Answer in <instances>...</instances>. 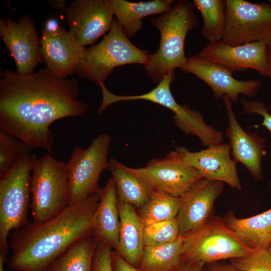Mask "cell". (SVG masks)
<instances>
[{
  "label": "cell",
  "mask_w": 271,
  "mask_h": 271,
  "mask_svg": "<svg viewBox=\"0 0 271 271\" xmlns=\"http://www.w3.org/2000/svg\"><path fill=\"white\" fill-rule=\"evenodd\" d=\"M183 238L162 246H145L139 264L142 271H173L182 261Z\"/></svg>",
  "instance_id": "obj_26"
},
{
  "label": "cell",
  "mask_w": 271,
  "mask_h": 271,
  "mask_svg": "<svg viewBox=\"0 0 271 271\" xmlns=\"http://www.w3.org/2000/svg\"><path fill=\"white\" fill-rule=\"evenodd\" d=\"M134 170L153 191L177 198H180L203 179L182 159L177 150L163 159H153L145 167Z\"/></svg>",
  "instance_id": "obj_10"
},
{
  "label": "cell",
  "mask_w": 271,
  "mask_h": 271,
  "mask_svg": "<svg viewBox=\"0 0 271 271\" xmlns=\"http://www.w3.org/2000/svg\"><path fill=\"white\" fill-rule=\"evenodd\" d=\"M112 261L114 271H142L127 262L115 250L112 251Z\"/></svg>",
  "instance_id": "obj_34"
},
{
  "label": "cell",
  "mask_w": 271,
  "mask_h": 271,
  "mask_svg": "<svg viewBox=\"0 0 271 271\" xmlns=\"http://www.w3.org/2000/svg\"><path fill=\"white\" fill-rule=\"evenodd\" d=\"M33 222L42 223L57 216L69 205L66 163L50 154L36 158L31 177Z\"/></svg>",
  "instance_id": "obj_5"
},
{
  "label": "cell",
  "mask_w": 271,
  "mask_h": 271,
  "mask_svg": "<svg viewBox=\"0 0 271 271\" xmlns=\"http://www.w3.org/2000/svg\"><path fill=\"white\" fill-rule=\"evenodd\" d=\"M113 15L129 38L139 31L143 25L142 19L152 15L168 12L175 0H154L138 3L125 0H109Z\"/></svg>",
  "instance_id": "obj_23"
},
{
  "label": "cell",
  "mask_w": 271,
  "mask_h": 271,
  "mask_svg": "<svg viewBox=\"0 0 271 271\" xmlns=\"http://www.w3.org/2000/svg\"><path fill=\"white\" fill-rule=\"evenodd\" d=\"M254 250L225 225L222 217L213 215L201 228L183 238L182 260L209 264L245 257Z\"/></svg>",
  "instance_id": "obj_7"
},
{
  "label": "cell",
  "mask_w": 271,
  "mask_h": 271,
  "mask_svg": "<svg viewBox=\"0 0 271 271\" xmlns=\"http://www.w3.org/2000/svg\"><path fill=\"white\" fill-rule=\"evenodd\" d=\"M61 26L59 22L54 18H50L46 20L42 30V33H53L57 31Z\"/></svg>",
  "instance_id": "obj_37"
},
{
  "label": "cell",
  "mask_w": 271,
  "mask_h": 271,
  "mask_svg": "<svg viewBox=\"0 0 271 271\" xmlns=\"http://www.w3.org/2000/svg\"><path fill=\"white\" fill-rule=\"evenodd\" d=\"M240 102L244 113H255L262 116V121L260 125L264 126L271 132V114L262 102L252 101L243 98L240 99Z\"/></svg>",
  "instance_id": "obj_33"
},
{
  "label": "cell",
  "mask_w": 271,
  "mask_h": 271,
  "mask_svg": "<svg viewBox=\"0 0 271 271\" xmlns=\"http://www.w3.org/2000/svg\"><path fill=\"white\" fill-rule=\"evenodd\" d=\"M32 150L16 137L0 131V179L15 165L18 160Z\"/></svg>",
  "instance_id": "obj_29"
},
{
  "label": "cell",
  "mask_w": 271,
  "mask_h": 271,
  "mask_svg": "<svg viewBox=\"0 0 271 271\" xmlns=\"http://www.w3.org/2000/svg\"><path fill=\"white\" fill-rule=\"evenodd\" d=\"M182 159L195 169L203 179L226 183L240 190L241 185L237 174V163L231 158L229 144L221 143L197 152L178 148Z\"/></svg>",
  "instance_id": "obj_16"
},
{
  "label": "cell",
  "mask_w": 271,
  "mask_h": 271,
  "mask_svg": "<svg viewBox=\"0 0 271 271\" xmlns=\"http://www.w3.org/2000/svg\"><path fill=\"white\" fill-rule=\"evenodd\" d=\"M229 262L239 271H271V254L267 249H254L249 255Z\"/></svg>",
  "instance_id": "obj_31"
},
{
  "label": "cell",
  "mask_w": 271,
  "mask_h": 271,
  "mask_svg": "<svg viewBox=\"0 0 271 271\" xmlns=\"http://www.w3.org/2000/svg\"><path fill=\"white\" fill-rule=\"evenodd\" d=\"M223 188L221 182L202 179L180 198L176 216L180 236L193 234L213 216L214 202Z\"/></svg>",
  "instance_id": "obj_14"
},
{
  "label": "cell",
  "mask_w": 271,
  "mask_h": 271,
  "mask_svg": "<svg viewBox=\"0 0 271 271\" xmlns=\"http://www.w3.org/2000/svg\"><path fill=\"white\" fill-rule=\"evenodd\" d=\"M36 158L30 153L23 155L0 179V255L7 257L8 237L11 231L25 226L31 206V177Z\"/></svg>",
  "instance_id": "obj_6"
},
{
  "label": "cell",
  "mask_w": 271,
  "mask_h": 271,
  "mask_svg": "<svg viewBox=\"0 0 271 271\" xmlns=\"http://www.w3.org/2000/svg\"><path fill=\"white\" fill-rule=\"evenodd\" d=\"M99 193L67 206L42 223L28 222L13 231L9 265L17 271H47L52 263L74 243L93 235Z\"/></svg>",
  "instance_id": "obj_2"
},
{
  "label": "cell",
  "mask_w": 271,
  "mask_h": 271,
  "mask_svg": "<svg viewBox=\"0 0 271 271\" xmlns=\"http://www.w3.org/2000/svg\"><path fill=\"white\" fill-rule=\"evenodd\" d=\"M48 4L53 8L60 9L64 13L67 9V3L64 0H51L48 1Z\"/></svg>",
  "instance_id": "obj_38"
},
{
  "label": "cell",
  "mask_w": 271,
  "mask_h": 271,
  "mask_svg": "<svg viewBox=\"0 0 271 271\" xmlns=\"http://www.w3.org/2000/svg\"><path fill=\"white\" fill-rule=\"evenodd\" d=\"M7 260V257L0 255V271H5L4 269V264Z\"/></svg>",
  "instance_id": "obj_40"
},
{
  "label": "cell",
  "mask_w": 271,
  "mask_h": 271,
  "mask_svg": "<svg viewBox=\"0 0 271 271\" xmlns=\"http://www.w3.org/2000/svg\"><path fill=\"white\" fill-rule=\"evenodd\" d=\"M65 13L68 32L84 47L105 36L114 20L109 0L74 1Z\"/></svg>",
  "instance_id": "obj_12"
},
{
  "label": "cell",
  "mask_w": 271,
  "mask_h": 271,
  "mask_svg": "<svg viewBox=\"0 0 271 271\" xmlns=\"http://www.w3.org/2000/svg\"><path fill=\"white\" fill-rule=\"evenodd\" d=\"M175 78V72H171L165 75L153 89L140 95H118L106 89L102 93V105L107 108L109 105L120 101L137 100L150 101L174 112V122L179 128L185 130H192L199 124L200 114L199 111L192 110L188 106L180 105L176 102L170 90V85Z\"/></svg>",
  "instance_id": "obj_19"
},
{
  "label": "cell",
  "mask_w": 271,
  "mask_h": 271,
  "mask_svg": "<svg viewBox=\"0 0 271 271\" xmlns=\"http://www.w3.org/2000/svg\"><path fill=\"white\" fill-rule=\"evenodd\" d=\"M194 8L193 2L181 0L168 12L151 19V24L161 35L158 50L151 54L144 66L146 74L153 81L159 83L165 75L186 63L185 39L188 32L198 24Z\"/></svg>",
  "instance_id": "obj_3"
},
{
  "label": "cell",
  "mask_w": 271,
  "mask_h": 271,
  "mask_svg": "<svg viewBox=\"0 0 271 271\" xmlns=\"http://www.w3.org/2000/svg\"><path fill=\"white\" fill-rule=\"evenodd\" d=\"M205 264L202 262L183 260L173 271H204Z\"/></svg>",
  "instance_id": "obj_35"
},
{
  "label": "cell",
  "mask_w": 271,
  "mask_h": 271,
  "mask_svg": "<svg viewBox=\"0 0 271 271\" xmlns=\"http://www.w3.org/2000/svg\"><path fill=\"white\" fill-rule=\"evenodd\" d=\"M180 198L153 192L140 208L139 216L147 226L176 218L180 207Z\"/></svg>",
  "instance_id": "obj_28"
},
{
  "label": "cell",
  "mask_w": 271,
  "mask_h": 271,
  "mask_svg": "<svg viewBox=\"0 0 271 271\" xmlns=\"http://www.w3.org/2000/svg\"><path fill=\"white\" fill-rule=\"evenodd\" d=\"M97 241L93 235L78 240L58 256L47 271H91Z\"/></svg>",
  "instance_id": "obj_25"
},
{
  "label": "cell",
  "mask_w": 271,
  "mask_h": 271,
  "mask_svg": "<svg viewBox=\"0 0 271 271\" xmlns=\"http://www.w3.org/2000/svg\"><path fill=\"white\" fill-rule=\"evenodd\" d=\"M222 218L225 225L249 247L267 249L271 244V208L243 218L230 211Z\"/></svg>",
  "instance_id": "obj_22"
},
{
  "label": "cell",
  "mask_w": 271,
  "mask_h": 271,
  "mask_svg": "<svg viewBox=\"0 0 271 271\" xmlns=\"http://www.w3.org/2000/svg\"><path fill=\"white\" fill-rule=\"evenodd\" d=\"M118 207L120 228L118 245L115 251L136 267L140 263L145 246V226L132 206L118 200Z\"/></svg>",
  "instance_id": "obj_21"
},
{
  "label": "cell",
  "mask_w": 271,
  "mask_h": 271,
  "mask_svg": "<svg viewBox=\"0 0 271 271\" xmlns=\"http://www.w3.org/2000/svg\"><path fill=\"white\" fill-rule=\"evenodd\" d=\"M94 219L93 235L116 250L119 242L120 220L116 186L113 178L101 188Z\"/></svg>",
  "instance_id": "obj_20"
},
{
  "label": "cell",
  "mask_w": 271,
  "mask_h": 271,
  "mask_svg": "<svg viewBox=\"0 0 271 271\" xmlns=\"http://www.w3.org/2000/svg\"><path fill=\"white\" fill-rule=\"evenodd\" d=\"M222 98L228 120L225 134L229 141L233 160L243 164L254 180L262 181V160L266 154L265 139L256 131L247 132L243 130L235 116L232 101L226 95Z\"/></svg>",
  "instance_id": "obj_17"
},
{
  "label": "cell",
  "mask_w": 271,
  "mask_h": 271,
  "mask_svg": "<svg viewBox=\"0 0 271 271\" xmlns=\"http://www.w3.org/2000/svg\"><path fill=\"white\" fill-rule=\"evenodd\" d=\"M176 218L145 226V246H160L175 241L179 236Z\"/></svg>",
  "instance_id": "obj_30"
},
{
  "label": "cell",
  "mask_w": 271,
  "mask_h": 271,
  "mask_svg": "<svg viewBox=\"0 0 271 271\" xmlns=\"http://www.w3.org/2000/svg\"><path fill=\"white\" fill-rule=\"evenodd\" d=\"M267 45L259 42L231 46L222 40L209 43L198 54L231 73L252 69L267 76Z\"/></svg>",
  "instance_id": "obj_15"
},
{
  "label": "cell",
  "mask_w": 271,
  "mask_h": 271,
  "mask_svg": "<svg viewBox=\"0 0 271 271\" xmlns=\"http://www.w3.org/2000/svg\"><path fill=\"white\" fill-rule=\"evenodd\" d=\"M111 248L97 241L95 249L91 271H114L112 261Z\"/></svg>",
  "instance_id": "obj_32"
},
{
  "label": "cell",
  "mask_w": 271,
  "mask_h": 271,
  "mask_svg": "<svg viewBox=\"0 0 271 271\" xmlns=\"http://www.w3.org/2000/svg\"><path fill=\"white\" fill-rule=\"evenodd\" d=\"M85 48L61 26L54 33H42L40 39V53L46 67L62 78L75 72Z\"/></svg>",
  "instance_id": "obj_18"
},
{
  "label": "cell",
  "mask_w": 271,
  "mask_h": 271,
  "mask_svg": "<svg viewBox=\"0 0 271 271\" xmlns=\"http://www.w3.org/2000/svg\"><path fill=\"white\" fill-rule=\"evenodd\" d=\"M267 250H268V251L271 254V244L270 245V246H269V247L268 248Z\"/></svg>",
  "instance_id": "obj_41"
},
{
  "label": "cell",
  "mask_w": 271,
  "mask_h": 271,
  "mask_svg": "<svg viewBox=\"0 0 271 271\" xmlns=\"http://www.w3.org/2000/svg\"><path fill=\"white\" fill-rule=\"evenodd\" d=\"M151 54L134 45L116 19L102 40L85 48L81 61L75 71L81 79L89 80L99 86L118 66L131 64L145 66Z\"/></svg>",
  "instance_id": "obj_4"
},
{
  "label": "cell",
  "mask_w": 271,
  "mask_h": 271,
  "mask_svg": "<svg viewBox=\"0 0 271 271\" xmlns=\"http://www.w3.org/2000/svg\"><path fill=\"white\" fill-rule=\"evenodd\" d=\"M269 2H270V3H271V0H269Z\"/></svg>",
  "instance_id": "obj_43"
},
{
  "label": "cell",
  "mask_w": 271,
  "mask_h": 271,
  "mask_svg": "<svg viewBox=\"0 0 271 271\" xmlns=\"http://www.w3.org/2000/svg\"><path fill=\"white\" fill-rule=\"evenodd\" d=\"M111 137L108 133L99 134L86 149L75 147L68 162L69 205L99 193L100 175L108 169V154Z\"/></svg>",
  "instance_id": "obj_8"
},
{
  "label": "cell",
  "mask_w": 271,
  "mask_h": 271,
  "mask_svg": "<svg viewBox=\"0 0 271 271\" xmlns=\"http://www.w3.org/2000/svg\"><path fill=\"white\" fill-rule=\"evenodd\" d=\"M266 61L268 69V77L271 80V44L267 46Z\"/></svg>",
  "instance_id": "obj_39"
},
{
  "label": "cell",
  "mask_w": 271,
  "mask_h": 271,
  "mask_svg": "<svg viewBox=\"0 0 271 271\" xmlns=\"http://www.w3.org/2000/svg\"><path fill=\"white\" fill-rule=\"evenodd\" d=\"M209 264L210 265L207 271H239L230 263H227L216 261Z\"/></svg>",
  "instance_id": "obj_36"
},
{
  "label": "cell",
  "mask_w": 271,
  "mask_h": 271,
  "mask_svg": "<svg viewBox=\"0 0 271 271\" xmlns=\"http://www.w3.org/2000/svg\"><path fill=\"white\" fill-rule=\"evenodd\" d=\"M202 17L201 33L209 43L222 40L226 18L225 0H194Z\"/></svg>",
  "instance_id": "obj_27"
},
{
  "label": "cell",
  "mask_w": 271,
  "mask_h": 271,
  "mask_svg": "<svg viewBox=\"0 0 271 271\" xmlns=\"http://www.w3.org/2000/svg\"><path fill=\"white\" fill-rule=\"evenodd\" d=\"M0 36L15 60L16 72L20 75L34 73L43 59L40 39L33 20L26 14L16 21L11 17L1 18Z\"/></svg>",
  "instance_id": "obj_11"
},
{
  "label": "cell",
  "mask_w": 271,
  "mask_h": 271,
  "mask_svg": "<svg viewBox=\"0 0 271 271\" xmlns=\"http://www.w3.org/2000/svg\"><path fill=\"white\" fill-rule=\"evenodd\" d=\"M269 108L271 109V104L269 105Z\"/></svg>",
  "instance_id": "obj_42"
},
{
  "label": "cell",
  "mask_w": 271,
  "mask_h": 271,
  "mask_svg": "<svg viewBox=\"0 0 271 271\" xmlns=\"http://www.w3.org/2000/svg\"><path fill=\"white\" fill-rule=\"evenodd\" d=\"M222 41L231 46L259 42L271 44V3L225 0Z\"/></svg>",
  "instance_id": "obj_9"
},
{
  "label": "cell",
  "mask_w": 271,
  "mask_h": 271,
  "mask_svg": "<svg viewBox=\"0 0 271 271\" xmlns=\"http://www.w3.org/2000/svg\"><path fill=\"white\" fill-rule=\"evenodd\" d=\"M180 69L183 72L194 74L206 83L215 99L226 95L233 103L237 101L240 94L249 98L254 97L261 86L260 80L236 79L225 68L198 54L187 58L186 63Z\"/></svg>",
  "instance_id": "obj_13"
},
{
  "label": "cell",
  "mask_w": 271,
  "mask_h": 271,
  "mask_svg": "<svg viewBox=\"0 0 271 271\" xmlns=\"http://www.w3.org/2000/svg\"><path fill=\"white\" fill-rule=\"evenodd\" d=\"M0 77V129L31 149L41 148L52 154L51 124L63 118L83 116L89 109L78 99V81L59 77L46 66L26 75L7 69Z\"/></svg>",
  "instance_id": "obj_1"
},
{
  "label": "cell",
  "mask_w": 271,
  "mask_h": 271,
  "mask_svg": "<svg viewBox=\"0 0 271 271\" xmlns=\"http://www.w3.org/2000/svg\"><path fill=\"white\" fill-rule=\"evenodd\" d=\"M116 186L117 199L133 207L141 208L153 190L135 171L111 158L108 168Z\"/></svg>",
  "instance_id": "obj_24"
}]
</instances>
